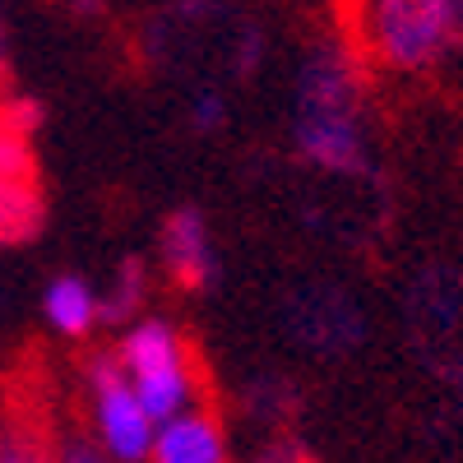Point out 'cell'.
<instances>
[{"instance_id": "cell-1", "label": "cell", "mask_w": 463, "mask_h": 463, "mask_svg": "<svg viewBox=\"0 0 463 463\" xmlns=\"http://www.w3.org/2000/svg\"><path fill=\"white\" fill-rule=\"evenodd\" d=\"M297 107H292V144L311 167L334 176H362L371 163L366 144V74L357 52L325 37L306 52L297 70Z\"/></svg>"}, {"instance_id": "cell-2", "label": "cell", "mask_w": 463, "mask_h": 463, "mask_svg": "<svg viewBox=\"0 0 463 463\" xmlns=\"http://www.w3.org/2000/svg\"><path fill=\"white\" fill-rule=\"evenodd\" d=\"M362 56L390 74H431L463 47V0H362Z\"/></svg>"}, {"instance_id": "cell-3", "label": "cell", "mask_w": 463, "mask_h": 463, "mask_svg": "<svg viewBox=\"0 0 463 463\" xmlns=\"http://www.w3.org/2000/svg\"><path fill=\"white\" fill-rule=\"evenodd\" d=\"M89 394H93V445L102 449V458L107 463H148L158 421L144 412V403L135 399L126 371L116 366L111 353H102L89 366Z\"/></svg>"}, {"instance_id": "cell-4", "label": "cell", "mask_w": 463, "mask_h": 463, "mask_svg": "<svg viewBox=\"0 0 463 463\" xmlns=\"http://www.w3.org/2000/svg\"><path fill=\"white\" fill-rule=\"evenodd\" d=\"M158 255L163 269L172 274L176 288L185 292H204L218 274V255H213V237H209V222L200 209H172V218L163 222V237H158Z\"/></svg>"}, {"instance_id": "cell-5", "label": "cell", "mask_w": 463, "mask_h": 463, "mask_svg": "<svg viewBox=\"0 0 463 463\" xmlns=\"http://www.w3.org/2000/svg\"><path fill=\"white\" fill-rule=\"evenodd\" d=\"M292 338L320 357H338L362 343V316L343 292H301L292 301Z\"/></svg>"}, {"instance_id": "cell-6", "label": "cell", "mask_w": 463, "mask_h": 463, "mask_svg": "<svg viewBox=\"0 0 463 463\" xmlns=\"http://www.w3.org/2000/svg\"><path fill=\"white\" fill-rule=\"evenodd\" d=\"M227 458H232L227 431L204 408H190L172 421H158L153 449H148V463H227Z\"/></svg>"}, {"instance_id": "cell-7", "label": "cell", "mask_w": 463, "mask_h": 463, "mask_svg": "<svg viewBox=\"0 0 463 463\" xmlns=\"http://www.w3.org/2000/svg\"><path fill=\"white\" fill-rule=\"evenodd\" d=\"M43 320L61 338H84L102 325V297L84 274H56L43 292Z\"/></svg>"}, {"instance_id": "cell-8", "label": "cell", "mask_w": 463, "mask_h": 463, "mask_svg": "<svg viewBox=\"0 0 463 463\" xmlns=\"http://www.w3.org/2000/svg\"><path fill=\"white\" fill-rule=\"evenodd\" d=\"M111 357H116V366H121L126 380H130V375H139V371H153V366L176 362V357H190V353H185V338H181V329H176L172 320H163V316H139V320L126 325V334H121V343H116Z\"/></svg>"}, {"instance_id": "cell-9", "label": "cell", "mask_w": 463, "mask_h": 463, "mask_svg": "<svg viewBox=\"0 0 463 463\" xmlns=\"http://www.w3.org/2000/svg\"><path fill=\"white\" fill-rule=\"evenodd\" d=\"M139 292H144V283H139V264L130 260V264L121 269V283H116V292L102 301V320H111V325L139 320Z\"/></svg>"}, {"instance_id": "cell-10", "label": "cell", "mask_w": 463, "mask_h": 463, "mask_svg": "<svg viewBox=\"0 0 463 463\" xmlns=\"http://www.w3.org/2000/svg\"><path fill=\"white\" fill-rule=\"evenodd\" d=\"M222 121H227V102H222L213 89H200L195 98H190V126H195L200 135L218 130Z\"/></svg>"}, {"instance_id": "cell-11", "label": "cell", "mask_w": 463, "mask_h": 463, "mask_svg": "<svg viewBox=\"0 0 463 463\" xmlns=\"http://www.w3.org/2000/svg\"><path fill=\"white\" fill-rule=\"evenodd\" d=\"M0 463H37V458L24 454V449H0Z\"/></svg>"}, {"instance_id": "cell-12", "label": "cell", "mask_w": 463, "mask_h": 463, "mask_svg": "<svg viewBox=\"0 0 463 463\" xmlns=\"http://www.w3.org/2000/svg\"><path fill=\"white\" fill-rule=\"evenodd\" d=\"M0 148H5V111H0Z\"/></svg>"}]
</instances>
